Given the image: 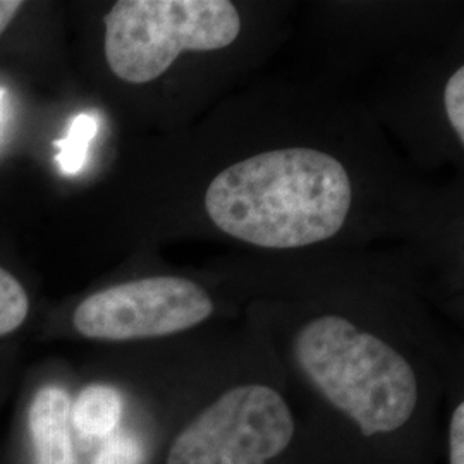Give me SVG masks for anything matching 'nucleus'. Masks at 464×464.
<instances>
[{
    "mask_svg": "<svg viewBox=\"0 0 464 464\" xmlns=\"http://www.w3.org/2000/svg\"><path fill=\"white\" fill-rule=\"evenodd\" d=\"M145 449L138 437L131 433H112L95 458L93 464H143Z\"/></svg>",
    "mask_w": 464,
    "mask_h": 464,
    "instance_id": "nucleus-10",
    "label": "nucleus"
},
{
    "mask_svg": "<svg viewBox=\"0 0 464 464\" xmlns=\"http://www.w3.org/2000/svg\"><path fill=\"white\" fill-rule=\"evenodd\" d=\"M348 170L320 150H270L224 169L205 208L234 239L272 249L301 248L335 236L348 218Z\"/></svg>",
    "mask_w": 464,
    "mask_h": 464,
    "instance_id": "nucleus-1",
    "label": "nucleus"
},
{
    "mask_svg": "<svg viewBox=\"0 0 464 464\" xmlns=\"http://www.w3.org/2000/svg\"><path fill=\"white\" fill-rule=\"evenodd\" d=\"M239 32L229 0H121L105 16V59L122 82L150 83L183 52L226 49Z\"/></svg>",
    "mask_w": 464,
    "mask_h": 464,
    "instance_id": "nucleus-3",
    "label": "nucleus"
},
{
    "mask_svg": "<svg viewBox=\"0 0 464 464\" xmlns=\"http://www.w3.org/2000/svg\"><path fill=\"white\" fill-rule=\"evenodd\" d=\"M122 416V398L114 387L92 383L71 406V423L88 439L112 435Z\"/></svg>",
    "mask_w": 464,
    "mask_h": 464,
    "instance_id": "nucleus-7",
    "label": "nucleus"
},
{
    "mask_svg": "<svg viewBox=\"0 0 464 464\" xmlns=\"http://www.w3.org/2000/svg\"><path fill=\"white\" fill-rule=\"evenodd\" d=\"M71 398L57 385L42 387L28 410L34 464H76L71 439Z\"/></svg>",
    "mask_w": 464,
    "mask_h": 464,
    "instance_id": "nucleus-6",
    "label": "nucleus"
},
{
    "mask_svg": "<svg viewBox=\"0 0 464 464\" xmlns=\"http://www.w3.org/2000/svg\"><path fill=\"white\" fill-rule=\"evenodd\" d=\"M99 133V119L92 114H80L74 117L66 138L57 140L53 145L59 149L55 160L63 174H78L88 159V150L93 138Z\"/></svg>",
    "mask_w": 464,
    "mask_h": 464,
    "instance_id": "nucleus-8",
    "label": "nucleus"
},
{
    "mask_svg": "<svg viewBox=\"0 0 464 464\" xmlns=\"http://www.w3.org/2000/svg\"><path fill=\"white\" fill-rule=\"evenodd\" d=\"M30 312V299L14 276L0 268V335L17 331Z\"/></svg>",
    "mask_w": 464,
    "mask_h": 464,
    "instance_id": "nucleus-9",
    "label": "nucleus"
},
{
    "mask_svg": "<svg viewBox=\"0 0 464 464\" xmlns=\"http://www.w3.org/2000/svg\"><path fill=\"white\" fill-rule=\"evenodd\" d=\"M293 435V413L277 391L239 385L176 437L167 464H266L285 450Z\"/></svg>",
    "mask_w": 464,
    "mask_h": 464,
    "instance_id": "nucleus-4",
    "label": "nucleus"
},
{
    "mask_svg": "<svg viewBox=\"0 0 464 464\" xmlns=\"http://www.w3.org/2000/svg\"><path fill=\"white\" fill-rule=\"evenodd\" d=\"M214 314V303L197 282L149 277L107 287L83 299L72 325L88 339L134 341L188 331Z\"/></svg>",
    "mask_w": 464,
    "mask_h": 464,
    "instance_id": "nucleus-5",
    "label": "nucleus"
},
{
    "mask_svg": "<svg viewBox=\"0 0 464 464\" xmlns=\"http://www.w3.org/2000/svg\"><path fill=\"white\" fill-rule=\"evenodd\" d=\"M4 95H5V92L0 88V112H2V102H4Z\"/></svg>",
    "mask_w": 464,
    "mask_h": 464,
    "instance_id": "nucleus-14",
    "label": "nucleus"
},
{
    "mask_svg": "<svg viewBox=\"0 0 464 464\" xmlns=\"http://www.w3.org/2000/svg\"><path fill=\"white\" fill-rule=\"evenodd\" d=\"M444 105L448 112L449 122L458 134L459 141L464 143V67L461 66L446 83L444 88Z\"/></svg>",
    "mask_w": 464,
    "mask_h": 464,
    "instance_id": "nucleus-11",
    "label": "nucleus"
},
{
    "mask_svg": "<svg viewBox=\"0 0 464 464\" xmlns=\"http://www.w3.org/2000/svg\"><path fill=\"white\" fill-rule=\"evenodd\" d=\"M23 7V2L19 0H0V34L7 30L11 21L14 19L19 9Z\"/></svg>",
    "mask_w": 464,
    "mask_h": 464,
    "instance_id": "nucleus-13",
    "label": "nucleus"
},
{
    "mask_svg": "<svg viewBox=\"0 0 464 464\" xmlns=\"http://www.w3.org/2000/svg\"><path fill=\"white\" fill-rule=\"evenodd\" d=\"M450 464H464V404H458L449 427Z\"/></svg>",
    "mask_w": 464,
    "mask_h": 464,
    "instance_id": "nucleus-12",
    "label": "nucleus"
},
{
    "mask_svg": "<svg viewBox=\"0 0 464 464\" xmlns=\"http://www.w3.org/2000/svg\"><path fill=\"white\" fill-rule=\"evenodd\" d=\"M295 356L324 398L366 437L398 430L415 411L418 382L411 365L381 337L343 316L308 322L296 334Z\"/></svg>",
    "mask_w": 464,
    "mask_h": 464,
    "instance_id": "nucleus-2",
    "label": "nucleus"
}]
</instances>
